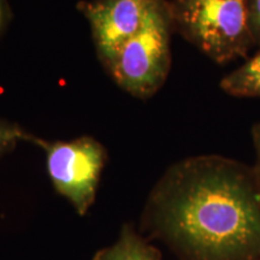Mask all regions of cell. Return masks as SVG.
Here are the masks:
<instances>
[{
  "label": "cell",
  "mask_w": 260,
  "mask_h": 260,
  "mask_svg": "<svg viewBox=\"0 0 260 260\" xmlns=\"http://www.w3.org/2000/svg\"><path fill=\"white\" fill-rule=\"evenodd\" d=\"M31 141L46 154L48 176L57 193L64 197L80 216L94 204L98 184L106 162V151L89 136L71 141Z\"/></svg>",
  "instance_id": "4"
},
{
  "label": "cell",
  "mask_w": 260,
  "mask_h": 260,
  "mask_svg": "<svg viewBox=\"0 0 260 260\" xmlns=\"http://www.w3.org/2000/svg\"><path fill=\"white\" fill-rule=\"evenodd\" d=\"M172 31L170 2H167L104 64L115 82L140 99L153 96L170 73Z\"/></svg>",
  "instance_id": "3"
},
{
  "label": "cell",
  "mask_w": 260,
  "mask_h": 260,
  "mask_svg": "<svg viewBox=\"0 0 260 260\" xmlns=\"http://www.w3.org/2000/svg\"><path fill=\"white\" fill-rule=\"evenodd\" d=\"M174 30L217 64L243 58L254 47L248 0H171Z\"/></svg>",
  "instance_id": "2"
},
{
  "label": "cell",
  "mask_w": 260,
  "mask_h": 260,
  "mask_svg": "<svg viewBox=\"0 0 260 260\" xmlns=\"http://www.w3.org/2000/svg\"><path fill=\"white\" fill-rule=\"evenodd\" d=\"M9 18V8L6 4V0H0V31L6 24V21Z\"/></svg>",
  "instance_id": "11"
},
{
  "label": "cell",
  "mask_w": 260,
  "mask_h": 260,
  "mask_svg": "<svg viewBox=\"0 0 260 260\" xmlns=\"http://www.w3.org/2000/svg\"><path fill=\"white\" fill-rule=\"evenodd\" d=\"M168 0H89L79 10L90 25L98 54L103 64L147 23Z\"/></svg>",
  "instance_id": "5"
},
{
  "label": "cell",
  "mask_w": 260,
  "mask_h": 260,
  "mask_svg": "<svg viewBox=\"0 0 260 260\" xmlns=\"http://www.w3.org/2000/svg\"><path fill=\"white\" fill-rule=\"evenodd\" d=\"M92 260H161V255L132 224H124L117 241L96 252Z\"/></svg>",
  "instance_id": "6"
},
{
  "label": "cell",
  "mask_w": 260,
  "mask_h": 260,
  "mask_svg": "<svg viewBox=\"0 0 260 260\" xmlns=\"http://www.w3.org/2000/svg\"><path fill=\"white\" fill-rule=\"evenodd\" d=\"M248 25L254 46L260 48V0H248Z\"/></svg>",
  "instance_id": "9"
},
{
  "label": "cell",
  "mask_w": 260,
  "mask_h": 260,
  "mask_svg": "<svg viewBox=\"0 0 260 260\" xmlns=\"http://www.w3.org/2000/svg\"><path fill=\"white\" fill-rule=\"evenodd\" d=\"M219 88L230 96L260 98V51L225 75Z\"/></svg>",
  "instance_id": "7"
},
{
  "label": "cell",
  "mask_w": 260,
  "mask_h": 260,
  "mask_svg": "<svg viewBox=\"0 0 260 260\" xmlns=\"http://www.w3.org/2000/svg\"><path fill=\"white\" fill-rule=\"evenodd\" d=\"M141 229L180 260H260L252 167L218 154L175 162L149 193Z\"/></svg>",
  "instance_id": "1"
},
{
  "label": "cell",
  "mask_w": 260,
  "mask_h": 260,
  "mask_svg": "<svg viewBox=\"0 0 260 260\" xmlns=\"http://www.w3.org/2000/svg\"><path fill=\"white\" fill-rule=\"evenodd\" d=\"M32 136L28 135L23 129L11 123L0 121V153L8 151L21 140L31 141Z\"/></svg>",
  "instance_id": "8"
},
{
  "label": "cell",
  "mask_w": 260,
  "mask_h": 260,
  "mask_svg": "<svg viewBox=\"0 0 260 260\" xmlns=\"http://www.w3.org/2000/svg\"><path fill=\"white\" fill-rule=\"evenodd\" d=\"M251 138L253 142V147H254L255 161L254 165L252 167L253 174H254L255 183L258 187L260 193V119H258L251 128Z\"/></svg>",
  "instance_id": "10"
}]
</instances>
